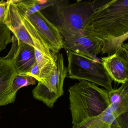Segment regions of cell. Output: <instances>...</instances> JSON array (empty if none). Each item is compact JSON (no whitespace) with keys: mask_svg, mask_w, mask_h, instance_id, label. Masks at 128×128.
<instances>
[{"mask_svg":"<svg viewBox=\"0 0 128 128\" xmlns=\"http://www.w3.org/2000/svg\"><path fill=\"white\" fill-rule=\"evenodd\" d=\"M103 42L102 54H114L128 38V0H112L95 6L84 27Z\"/></svg>","mask_w":128,"mask_h":128,"instance_id":"cell-1","label":"cell"},{"mask_svg":"<svg viewBox=\"0 0 128 128\" xmlns=\"http://www.w3.org/2000/svg\"><path fill=\"white\" fill-rule=\"evenodd\" d=\"M68 91L73 125L100 115L110 105L108 90L94 83L80 80Z\"/></svg>","mask_w":128,"mask_h":128,"instance_id":"cell-2","label":"cell"},{"mask_svg":"<svg viewBox=\"0 0 128 128\" xmlns=\"http://www.w3.org/2000/svg\"><path fill=\"white\" fill-rule=\"evenodd\" d=\"M7 1L4 23L14 34L18 42L28 44L49 57H56V54L50 50L48 44L25 12L17 6L14 0Z\"/></svg>","mask_w":128,"mask_h":128,"instance_id":"cell-3","label":"cell"},{"mask_svg":"<svg viewBox=\"0 0 128 128\" xmlns=\"http://www.w3.org/2000/svg\"><path fill=\"white\" fill-rule=\"evenodd\" d=\"M58 24L62 38L84 32L85 25L96 6V1L54 0Z\"/></svg>","mask_w":128,"mask_h":128,"instance_id":"cell-4","label":"cell"},{"mask_svg":"<svg viewBox=\"0 0 128 128\" xmlns=\"http://www.w3.org/2000/svg\"><path fill=\"white\" fill-rule=\"evenodd\" d=\"M68 60L66 77L78 80H84L98 84L108 91L113 90V81L102 62L69 51H66Z\"/></svg>","mask_w":128,"mask_h":128,"instance_id":"cell-5","label":"cell"},{"mask_svg":"<svg viewBox=\"0 0 128 128\" xmlns=\"http://www.w3.org/2000/svg\"><path fill=\"white\" fill-rule=\"evenodd\" d=\"M57 54L56 67L50 77L42 82H39L32 92L36 100L42 102L48 107L52 108L57 100L64 94V80L68 73L64 65L62 53Z\"/></svg>","mask_w":128,"mask_h":128,"instance_id":"cell-6","label":"cell"},{"mask_svg":"<svg viewBox=\"0 0 128 128\" xmlns=\"http://www.w3.org/2000/svg\"><path fill=\"white\" fill-rule=\"evenodd\" d=\"M72 128H128V104H110L101 114Z\"/></svg>","mask_w":128,"mask_h":128,"instance_id":"cell-7","label":"cell"},{"mask_svg":"<svg viewBox=\"0 0 128 128\" xmlns=\"http://www.w3.org/2000/svg\"><path fill=\"white\" fill-rule=\"evenodd\" d=\"M12 46L8 55L0 58V107L14 102L16 95L12 92V82L18 74L14 66L13 56L16 51L18 41L12 37Z\"/></svg>","mask_w":128,"mask_h":128,"instance_id":"cell-8","label":"cell"},{"mask_svg":"<svg viewBox=\"0 0 128 128\" xmlns=\"http://www.w3.org/2000/svg\"><path fill=\"white\" fill-rule=\"evenodd\" d=\"M30 22L55 54L64 48L63 40L56 25L50 21L41 11L27 15Z\"/></svg>","mask_w":128,"mask_h":128,"instance_id":"cell-9","label":"cell"},{"mask_svg":"<svg viewBox=\"0 0 128 128\" xmlns=\"http://www.w3.org/2000/svg\"><path fill=\"white\" fill-rule=\"evenodd\" d=\"M62 38L64 48L66 51L93 58L102 54V42L90 36L86 31Z\"/></svg>","mask_w":128,"mask_h":128,"instance_id":"cell-10","label":"cell"},{"mask_svg":"<svg viewBox=\"0 0 128 128\" xmlns=\"http://www.w3.org/2000/svg\"><path fill=\"white\" fill-rule=\"evenodd\" d=\"M101 59L104 68L112 81L121 84L128 82V43H123L114 54Z\"/></svg>","mask_w":128,"mask_h":128,"instance_id":"cell-11","label":"cell"},{"mask_svg":"<svg viewBox=\"0 0 128 128\" xmlns=\"http://www.w3.org/2000/svg\"><path fill=\"white\" fill-rule=\"evenodd\" d=\"M35 50L28 44L18 42L17 49L13 59L14 66L18 74L26 75L36 63Z\"/></svg>","mask_w":128,"mask_h":128,"instance_id":"cell-12","label":"cell"},{"mask_svg":"<svg viewBox=\"0 0 128 128\" xmlns=\"http://www.w3.org/2000/svg\"><path fill=\"white\" fill-rule=\"evenodd\" d=\"M17 6L25 12L26 14H31L38 11H41L54 4V0H14Z\"/></svg>","mask_w":128,"mask_h":128,"instance_id":"cell-13","label":"cell"},{"mask_svg":"<svg viewBox=\"0 0 128 128\" xmlns=\"http://www.w3.org/2000/svg\"><path fill=\"white\" fill-rule=\"evenodd\" d=\"M108 95L110 104H128V82L118 89L108 91Z\"/></svg>","mask_w":128,"mask_h":128,"instance_id":"cell-14","label":"cell"},{"mask_svg":"<svg viewBox=\"0 0 128 128\" xmlns=\"http://www.w3.org/2000/svg\"><path fill=\"white\" fill-rule=\"evenodd\" d=\"M37 80L33 77L26 75L18 74L14 78L12 86V91L14 95L22 88L36 84Z\"/></svg>","mask_w":128,"mask_h":128,"instance_id":"cell-15","label":"cell"},{"mask_svg":"<svg viewBox=\"0 0 128 128\" xmlns=\"http://www.w3.org/2000/svg\"><path fill=\"white\" fill-rule=\"evenodd\" d=\"M12 42L11 32L4 23H0V53Z\"/></svg>","mask_w":128,"mask_h":128,"instance_id":"cell-16","label":"cell"},{"mask_svg":"<svg viewBox=\"0 0 128 128\" xmlns=\"http://www.w3.org/2000/svg\"><path fill=\"white\" fill-rule=\"evenodd\" d=\"M26 75L34 78L38 82L41 81L40 72L36 62L32 66Z\"/></svg>","mask_w":128,"mask_h":128,"instance_id":"cell-17","label":"cell"},{"mask_svg":"<svg viewBox=\"0 0 128 128\" xmlns=\"http://www.w3.org/2000/svg\"><path fill=\"white\" fill-rule=\"evenodd\" d=\"M8 1L2 0L0 1V23H4L6 10H7Z\"/></svg>","mask_w":128,"mask_h":128,"instance_id":"cell-18","label":"cell"}]
</instances>
